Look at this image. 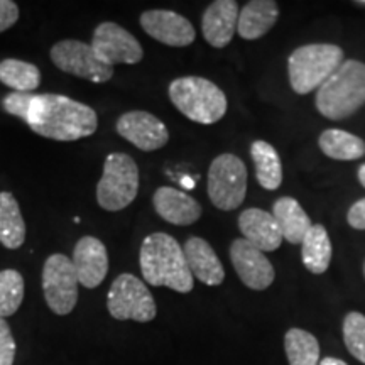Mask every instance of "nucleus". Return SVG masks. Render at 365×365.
<instances>
[{
	"label": "nucleus",
	"mask_w": 365,
	"mask_h": 365,
	"mask_svg": "<svg viewBox=\"0 0 365 365\" xmlns=\"http://www.w3.org/2000/svg\"><path fill=\"white\" fill-rule=\"evenodd\" d=\"M284 350L289 365H319V344L313 333L291 328L284 335Z\"/></svg>",
	"instance_id": "bb28decb"
},
{
	"label": "nucleus",
	"mask_w": 365,
	"mask_h": 365,
	"mask_svg": "<svg viewBox=\"0 0 365 365\" xmlns=\"http://www.w3.org/2000/svg\"><path fill=\"white\" fill-rule=\"evenodd\" d=\"M107 309L118 322L149 323L156 318V299L140 277L124 272L113 279L107 294Z\"/></svg>",
	"instance_id": "6e6552de"
},
{
	"label": "nucleus",
	"mask_w": 365,
	"mask_h": 365,
	"mask_svg": "<svg viewBox=\"0 0 365 365\" xmlns=\"http://www.w3.org/2000/svg\"><path fill=\"white\" fill-rule=\"evenodd\" d=\"M14 359H16V340L9 323L0 318V365H14Z\"/></svg>",
	"instance_id": "7c9ffc66"
},
{
	"label": "nucleus",
	"mask_w": 365,
	"mask_h": 365,
	"mask_svg": "<svg viewBox=\"0 0 365 365\" xmlns=\"http://www.w3.org/2000/svg\"><path fill=\"white\" fill-rule=\"evenodd\" d=\"M344 341L349 354L365 364V314L350 312L344 319Z\"/></svg>",
	"instance_id": "c85d7f7f"
},
{
	"label": "nucleus",
	"mask_w": 365,
	"mask_h": 365,
	"mask_svg": "<svg viewBox=\"0 0 365 365\" xmlns=\"http://www.w3.org/2000/svg\"><path fill=\"white\" fill-rule=\"evenodd\" d=\"M19 21V7L12 0H0V33L11 29Z\"/></svg>",
	"instance_id": "2f4dec72"
},
{
	"label": "nucleus",
	"mask_w": 365,
	"mask_h": 365,
	"mask_svg": "<svg viewBox=\"0 0 365 365\" xmlns=\"http://www.w3.org/2000/svg\"><path fill=\"white\" fill-rule=\"evenodd\" d=\"M190 271L198 281L207 286H220L225 281V269L212 245L202 237H190L185 247Z\"/></svg>",
	"instance_id": "6ab92c4d"
},
{
	"label": "nucleus",
	"mask_w": 365,
	"mask_h": 365,
	"mask_svg": "<svg viewBox=\"0 0 365 365\" xmlns=\"http://www.w3.org/2000/svg\"><path fill=\"white\" fill-rule=\"evenodd\" d=\"M271 213L281 228L282 239L293 245L301 244L309 228L313 227L312 220L298 203V200L291 198V196H282V198L276 200Z\"/></svg>",
	"instance_id": "412c9836"
},
{
	"label": "nucleus",
	"mask_w": 365,
	"mask_h": 365,
	"mask_svg": "<svg viewBox=\"0 0 365 365\" xmlns=\"http://www.w3.org/2000/svg\"><path fill=\"white\" fill-rule=\"evenodd\" d=\"M346 222L355 230H365V198L355 202L346 213Z\"/></svg>",
	"instance_id": "473e14b6"
},
{
	"label": "nucleus",
	"mask_w": 365,
	"mask_h": 365,
	"mask_svg": "<svg viewBox=\"0 0 365 365\" xmlns=\"http://www.w3.org/2000/svg\"><path fill=\"white\" fill-rule=\"evenodd\" d=\"M364 276H365V262H364Z\"/></svg>",
	"instance_id": "e433bc0d"
},
{
	"label": "nucleus",
	"mask_w": 365,
	"mask_h": 365,
	"mask_svg": "<svg viewBox=\"0 0 365 365\" xmlns=\"http://www.w3.org/2000/svg\"><path fill=\"white\" fill-rule=\"evenodd\" d=\"M240 7L235 0H215L207 7L202 17V33L205 41L217 49L230 44L237 33Z\"/></svg>",
	"instance_id": "dca6fc26"
},
{
	"label": "nucleus",
	"mask_w": 365,
	"mask_h": 365,
	"mask_svg": "<svg viewBox=\"0 0 365 365\" xmlns=\"http://www.w3.org/2000/svg\"><path fill=\"white\" fill-rule=\"evenodd\" d=\"M91 48L100 61L108 66L137 65L144 58V49L135 36L110 21L97 26Z\"/></svg>",
	"instance_id": "9b49d317"
},
{
	"label": "nucleus",
	"mask_w": 365,
	"mask_h": 365,
	"mask_svg": "<svg viewBox=\"0 0 365 365\" xmlns=\"http://www.w3.org/2000/svg\"><path fill=\"white\" fill-rule=\"evenodd\" d=\"M319 365H349L346 362H344V360L340 359H335V357H325L319 360Z\"/></svg>",
	"instance_id": "72a5a7b5"
},
{
	"label": "nucleus",
	"mask_w": 365,
	"mask_h": 365,
	"mask_svg": "<svg viewBox=\"0 0 365 365\" xmlns=\"http://www.w3.org/2000/svg\"><path fill=\"white\" fill-rule=\"evenodd\" d=\"M208 198L222 212H232L244 203L247 193V168L235 154H220L210 164Z\"/></svg>",
	"instance_id": "0eeeda50"
},
{
	"label": "nucleus",
	"mask_w": 365,
	"mask_h": 365,
	"mask_svg": "<svg viewBox=\"0 0 365 365\" xmlns=\"http://www.w3.org/2000/svg\"><path fill=\"white\" fill-rule=\"evenodd\" d=\"M344 61V49L336 44L314 43L299 46L287 59L291 88L298 95L312 93L325 83Z\"/></svg>",
	"instance_id": "39448f33"
},
{
	"label": "nucleus",
	"mask_w": 365,
	"mask_h": 365,
	"mask_svg": "<svg viewBox=\"0 0 365 365\" xmlns=\"http://www.w3.org/2000/svg\"><path fill=\"white\" fill-rule=\"evenodd\" d=\"M154 210L163 220L173 225H193L202 218V207L193 196L182 193L173 186H161L153 196Z\"/></svg>",
	"instance_id": "a211bd4d"
},
{
	"label": "nucleus",
	"mask_w": 365,
	"mask_h": 365,
	"mask_svg": "<svg viewBox=\"0 0 365 365\" xmlns=\"http://www.w3.org/2000/svg\"><path fill=\"white\" fill-rule=\"evenodd\" d=\"M239 230L249 244L262 252H274L281 247L282 234L271 212L261 208H247L239 217Z\"/></svg>",
	"instance_id": "f3484780"
},
{
	"label": "nucleus",
	"mask_w": 365,
	"mask_h": 365,
	"mask_svg": "<svg viewBox=\"0 0 365 365\" xmlns=\"http://www.w3.org/2000/svg\"><path fill=\"white\" fill-rule=\"evenodd\" d=\"M331 240L327 228L313 225L301 242V261L312 274H323L328 271L331 262Z\"/></svg>",
	"instance_id": "5701e85b"
},
{
	"label": "nucleus",
	"mask_w": 365,
	"mask_h": 365,
	"mask_svg": "<svg viewBox=\"0 0 365 365\" xmlns=\"http://www.w3.org/2000/svg\"><path fill=\"white\" fill-rule=\"evenodd\" d=\"M78 277L71 259L65 254H53L43 267V291L48 308L54 314L66 317L78 303Z\"/></svg>",
	"instance_id": "1a4fd4ad"
},
{
	"label": "nucleus",
	"mask_w": 365,
	"mask_h": 365,
	"mask_svg": "<svg viewBox=\"0 0 365 365\" xmlns=\"http://www.w3.org/2000/svg\"><path fill=\"white\" fill-rule=\"evenodd\" d=\"M279 19V6L274 0H250L240 9L237 34L242 39L255 41L266 36Z\"/></svg>",
	"instance_id": "aec40b11"
},
{
	"label": "nucleus",
	"mask_w": 365,
	"mask_h": 365,
	"mask_svg": "<svg viewBox=\"0 0 365 365\" xmlns=\"http://www.w3.org/2000/svg\"><path fill=\"white\" fill-rule=\"evenodd\" d=\"M0 83L19 93H31L41 85V71L33 63L22 59H4L0 61Z\"/></svg>",
	"instance_id": "a878e982"
},
{
	"label": "nucleus",
	"mask_w": 365,
	"mask_h": 365,
	"mask_svg": "<svg viewBox=\"0 0 365 365\" xmlns=\"http://www.w3.org/2000/svg\"><path fill=\"white\" fill-rule=\"evenodd\" d=\"M117 134L129 140L137 149L144 153L163 149L170 140L166 125L153 113L144 110L125 112L118 117L115 124Z\"/></svg>",
	"instance_id": "f8f14e48"
},
{
	"label": "nucleus",
	"mask_w": 365,
	"mask_h": 365,
	"mask_svg": "<svg viewBox=\"0 0 365 365\" xmlns=\"http://www.w3.org/2000/svg\"><path fill=\"white\" fill-rule=\"evenodd\" d=\"M54 66L68 75L88 80L91 83H107L113 76V66L105 65L95 54L91 44L83 41L65 39L51 48Z\"/></svg>",
	"instance_id": "9d476101"
},
{
	"label": "nucleus",
	"mask_w": 365,
	"mask_h": 365,
	"mask_svg": "<svg viewBox=\"0 0 365 365\" xmlns=\"http://www.w3.org/2000/svg\"><path fill=\"white\" fill-rule=\"evenodd\" d=\"M73 267L78 282L86 289L102 284L108 272V254L105 244L97 237H81L73 250Z\"/></svg>",
	"instance_id": "2eb2a0df"
},
{
	"label": "nucleus",
	"mask_w": 365,
	"mask_h": 365,
	"mask_svg": "<svg viewBox=\"0 0 365 365\" xmlns=\"http://www.w3.org/2000/svg\"><path fill=\"white\" fill-rule=\"evenodd\" d=\"M317 110L330 120H344L365 105V63L345 59L317 90Z\"/></svg>",
	"instance_id": "7ed1b4c3"
},
{
	"label": "nucleus",
	"mask_w": 365,
	"mask_h": 365,
	"mask_svg": "<svg viewBox=\"0 0 365 365\" xmlns=\"http://www.w3.org/2000/svg\"><path fill=\"white\" fill-rule=\"evenodd\" d=\"M355 6H362V7H365V0H357V2H354Z\"/></svg>",
	"instance_id": "c9c22d12"
},
{
	"label": "nucleus",
	"mask_w": 365,
	"mask_h": 365,
	"mask_svg": "<svg viewBox=\"0 0 365 365\" xmlns=\"http://www.w3.org/2000/svg\"><path fill=\"white\" fill-rule=\"evenodd\" d=\"M26 124L41 137L73 143L97 132L98 117L86 103L76 102L65 95H34Z\"/></svg>",
	"instance_id": "f257e3e1"
},
{
	"label": "nucleus",
	"mask_w": 365,
	"mask_h": 365,
	"mask_svg": "<svg viewBox=\"0 0 365 365\" xmlns=\"http://www.w3.org/2000/svg\"><path fill=\"white\" fill-rule=\"evenodd\" d=\"M250 158L255 166V178L264 190L274 191L282 182V164L277 150L266 140H254L250 145Z\"/></svg>",
	"instance_id": "b1692460"
},
{
	"label": "nucleus",
	"mask_w": 365,
	"mask_h": 365,
	"mask_svg": "<svg viewBox=\"0 0 365 365\" xmlns=\"http://www.w3.org/2000/svg\"><path fill=\"white\" fill-rule=\"evenodd\" d=\"M357 178H359V182L365 188V164L359 168V173H357Z\"/></svg>",
	"instance_id": "f704fd0d"
},
{
	"label": "nucleus",
	"mask_w": 365,
	"mask_h": 365,
	"mask_svg": "<svg viewBox=\"0 0 365 365\" xmlns=\"http://www.w3.org/2000/svg\"><path fill=\"white\" fill-rule=\"evenodd\" d=\"M230 261L239 276L249 289L264 291L274 282L276 272L266 254L245 239H237L230 245Z\"/></svg>",
	"instance_id": "ddd939ff"
},
{
	"label": "nucleus",
	"mask_w": 365,
	"mask_h": 365,
	"mask_svg": "<svg viewBox=\"0 0 365 365\" xmlns=\"http://www.w3.org/2000/svg\"><path fill=\"white\" fill-rule=\"evenodd\" d=\"M24 299V277L16 269L0 271V318L12 317Z\"/></svg>",
	"instance_id": "cd10ccee"
},
{
	"label": "nucleus",
	"mask_w": 365,
	"mask_h": 365,
	"mask_svg": "<svg viewBox=\"0 0 365 365\" xmlns=\"http://www.w3.org/2000/svg\"><path fill=\"white\" fill-rule=\"evenodd\" d=\"M170 98L182 115L202 125L217 124L228 107L222 88L202 76H181L171 81Z\"/></svg>",
	"instance_id": "20e7f679"
},
{
	"label": "nucleus",
	"mask_w": 365,
	"mask_h": 365,
	"mask_svg": "<svg viewBox=\"0 0 365 365\" xmlns=\"http://www.w3.org/2000/svg\"><path fill=\"white\" fill-rule=\"evenodd\" d=\"M34 93H19V91H11L2 100V107L7 113L14 117H19L21 120H27L31 103H33Z\"/></svg>",
	"instance_id": "c756f323"
},
{
	"label": "nucleus",
	"mask_w": 365,
	"mask_h": 365,
	"mask_svg": "<svg viewBox=\"0 0 365 365\" xmlns=\"http://www.w3.org/2000/svg\"><path fill=\"white\" fill-rule=\"evenodd\" d=\"M26 240V222L16 196L0 193V244L9 250L19 249Z\"/></svg>",
	"instance_id": "4be33fe9"
},
{
	"label": "nucleus",
	"mask_w": 365,
	"mask_h": 365,
	"mask_svg": "<svg viewBox=\"0 0 365 365\" xmlns=\"http://www.w3.org/2000/svg\"><path fill=\"white\" fill-rule=\"evenodd\" d=\"M139 264L148 284L170 287L181 294L193 291L195 277L190 271L185 250L173 235L156 232L145 237L140 245Z\"/></svg>",
	"instance_id": "f03ea898"
},
{
	"label": "nucleus",
	"mask_w": 365,
	"mask_h": 365,
	"mask_svg": "<svg viewBox=\"0 0 365 365\" xmlns=\"http://www.w3.org/2000/svg\"><path fill=\"white\" fill-rule=\"evenodd\" d=\"M140 26L145 34H149L161 44L171 46V48H186V46L193 44L196 39L193 24L181 14L166 11V9L143 12Z\"/></svg>",
	"instance_id": "4468645a"
},
{
	"label": "nucleus",
	"mask_w": 365,
	"mask_h": 365,
	"mask_svg": "<svg viewBox=\"0 0 365 365\" xmlns=\"http://www.w3.org/2000/svg\"><path fill=\"white\" fill-rule=\"evenodd\" d=\"M139 193V168L129 154L112 153L103 164L97 185V202L107 212H120Z\"/></svg>",
	"instance_id": "423d86ee"
},
{
	"label": "nucleus",
	"mask_w": 365,
	"mask_h": 365,
	"mask_svg": "<svg viewBox=\"0 0 365 365\" xmlns=\"http://www.w3.org/2000/svg\"><path fill=\"white\" fill-rule=\"evenodd\" d=\"M318 145L327 158L336 161H355L365 156V143L360 137L341 129H327L322 132Z\"/></svg>",
	"instance_id": "393cba45"
}]
</instances>
